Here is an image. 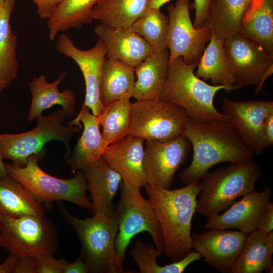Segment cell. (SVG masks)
Masks as SVG:
<instances>
[{"label":"cell","instance_id":"obj_4","mask_svg":"<svg viewBox=\"0 0 273 273\" xmlns=\"http://www.w3.org/2000/svg\"><path fill=\"white\" fill-rule=\"evenodd\" d=\"M62 218L75 231L81 244V253L88 272L126 273L117 253L116 241L118 223L115 213L111 215H93L80 219L70 213L57 201Z\"/></svg>","mask_w":273,"mask_h":273},{"label":"cell","instance_id":"obj_41","mask_svg":"<svg viewBox=\"0 0 273 273\" xmlns=\"http://www.w3.org/2000/svg\"><path fill=\"white\" fill-rule=\"evenodd\" d=\"M88 272L85 263L80 255L74 262H67L65 265L62 273H87Z\"/></svg>","mask_w":273,"mask_h":273},{"label":"cell","instance_id":"obj_39","mask_svg":"<svg viewBox=\"0 0 273 273\" xmlns=\"http://www.w3.org/2000/svg\"><path fill=\"white\" fill-rule=\"evenodd\" d=\"M256 230L269 233L273 230V203L270 201L261 214Z\"/></svg>","mask_w":273,"mask_h":273},{"label":"cell","instance_id":"obj_48","mask_svg":"<svg viewBox=\"0 0 273 273\" xmlns=\"http://www.w3.org/2000/svg\"><path fill=\"white\" fill-rule=\"evenodd\" d=\"M0 239H1V232H0ZM0 247H1V244H0Z\"/></svg>","mask_w":273,"mask_h":273},{"label":"cell","instance_id":"obj_21","mask_svg":"<svg viewBox=\"0 0 273 273\" xmlns=\"http://www.w3.org/2000/svg\"><path fill=\"white\" fill-rule=\"evenodd\" d=\"M90 193L93 215H111L114 212L113 198L122 179L101 157L84 170Z\"/></svg>","mask_w":273,"mask_h":273},{"label":"cell","instance_id":"obj_8","mask_svg":"<svg viewBox=\"0 0 273 273\" xmlns=\"http://www.w3.org/2000/svg\"><path fill=\"white\" fill-rule=\"evenodd\" d=\"M120 187V197L114 213L118 223L116 248L120 261L123 264L131 239L144 231L151 235L161 255L164 249V238L150 201L143 197L139 188L126 185L123 181Z\"/></svg>","mask_w":273,"mask_h":273},{"label":"cell","instance_id":"obj_14","mask_svg":"<svg viewBox=\"0 0 273 273\" xmlns=\"http://www.w3.org/2000/svg\"><path fill=\"white\" fill-rule=\"evenodd\" d=\"M56 40V50L72 59L78 65L83 76L85 96L82 105L89 108L92 114L98 116L104 105L99 96V84L106 51L102 41L98 39L90 49L77 48L72 39L64 33L59 34Z\"/></svg>","mask_w":273,"mask_h":273},{"label":"cell","instance_id":"obj_27","mask_svg":"<svg viewBox=\"0 0 273 273\" xmlns=\"http://www.w3.org/2000/svg\"><path fill=\"white\" fill-rule=\"evenodd\" d=\"M197 64L195 75L212 85H236L234 70L225 53L223 41L213 33Z\"/></svg>","mask_w":273,"mask_h":273},{"label":"cell","instance_id":"obj_11","mask_svg":"<svg viewBox=\"0 0 273 273\" xmlns=\"http://www.w3.org/2000/svg\"><path fill=\"white\" fill-rule=\"evenodd\" d=\"M189 0H177L167 7V48L169 63L181 57L188 64H197L211 39L212 32L205 25L195 28L189 12Z\"/></svg>","mask_w":273,"mask_h":273},{"label":"cell","instance_id":"obj_40","mask_svg":"<svg viewBox=\"0 0 273 273\" xmlns=\"http://www.w3.org/2000/svg\"><path fill=\"white\" fill-rule=\"evenodd\" d=\"M37 6V12L41 19H48L61 0H32Z\"/></svg>","mask_w":273,"mask_h":273},{"label":"cell","instance_id":"obj_10","mask_svg":"<svg viewBox=\"0 0 273 273\" xmlns=\"http://www.w3.org/2000/svg\"><path fill=\"white\" fill-rule=\"evenodd\" d=\"M189 117L185 110L159 98L132 104L129 134L145 141H166L183 134Z\"/></svg>","mask_w":273,"mask_h":273},{"label":"cell","instance_id":"obj_7","mask_svg":"<svg viewBox=\"0 0 273 273\" xmlns=\"http://www.w3.org/2000/svg\"><path fill=\"white\" fill-rule=\"evenodd\" d=\"M67 118L61 108L52 114L37 117L36 126L28 131L18 134H0V154L2 159H9L13 164L23 166L34 155L42 156L45 144L52 140L62 142L71 152L69 142L82 127L65 125Z\"/></svg>","mask_w":273,"mask_h":273},{"label":"cell","instance_id":"obj_16","mask_svg":"<svg viewBox=\"0 0 273 273\" xmlns=\"http://www.w3.org/2000/svg\"><path fill=\"white\" fill-rule=\"evenodd\" d=\"M247 235L240 230L214 229L194 233L191 235L193 248L214 269L231 273Z\"/></svg>","mask_w":273,"mask_h":273},{"label":"cell","instance_id":"obj_43","mask_svg":"<svg viewBox=\"0 0 273 273\" xmlns=\"http://www.w3.org/2000/svg\"><path fill=\"white\" fill-rule=\"evenodd\" d=\"M18 255L10 253L9 255L0 264V273H13Z\"/></svg>","mask_w":273,"mask_h":273},{"label":"cell","instance_id":"obj_32","mask_svg":"<svg viewBox=\"0 0 273 273\" xmlns=\"http://www.w3.org/2000/svg\"><path fill=\"white\" fill-rule=\"evenodd\" d=\"M15 4V0H5L0 8V81L7 85L16 78L19 70L17 38L10 25Z\"/></svg>","mask_w":273,"mask_h":273},{"label":"cell","instance_id":"obj_45","mask_svg":"<svg viewBox=\"0 0 273 273\" xmlns=\"http://www.w3.org/2000/svg\"><path fill=\"white\" fill-rule=\"evenodd\" d=\"M7 174L5 163L3 162L0 154V175H5Z\"/></svg>","mask_w":273,"mask_h":273},{"label":"cell","instance_id":"obj_12","mask_svg":"<svg viewBox=\"0 0 273 273\" xmlns=\"http://www.w3.org/2000/svg\"><path fill=\"white\" fill-rule=\"evenodd\" d=\"M223 114L226 121L237 131L246 146L257 156L268 147L263 132L265 118L273 113L269 100L233 101L225 98Z\"/></svg>","mask_w":273,"mask_h":273},{"label":"cell","instance_id":"obj_26","mask_svg":"<svg viewBox=\"0 0 273 273\" xmlns=\"http://www.w3.org/2000/svg\"><path fill=\"white\" fill-rule=\"evenodd\" d=\"M135 84L134 68L117 60H105L99 84L100 98L104 106L120 99L133 97Z\"/></svg>","mask_w":273,"mask_h":273},{"label":"cell","instance_id":"obj_30","mask_svg":"<svg viewBox=\"0 0 273 273\" xmlns=\"http://www.w3.org/2000/svg\"><path fill=\"white\" fill-rule=\"evenodd\" d=\"M239 33L273 54V0H254Z\"/></svg>","mask_w":273,"mask_h":273},{"label":"cell","instance_id":"obj_13","mask_svg":"<svg viewBox=\"0 0 273 273\" xmlns=\"http://www.w3.org/2000/svg\"><path fill=\"white\" fill-rule=\"evenodd\" d=\"M190 147L183 135L166 141H145L143 166L147 183L169 189Z\"/></svg>","mask_w":273,"mask_h":273},{"label":"cell","instance_id":"obj_17","mask_svg":"<svg viewBox=\"0 0 273 273\" xmlns=\"http://www.w3.org/2000/svg\"><path fill=\"white\" fill-rule=\"evenodd\" d=\"M145 140L128 134L109 144L102 157L126 185L141 188L147 183L143 166Z\"/></svg>","mask_w":273,"mask_h":273},{"label":"cell","instance_id":"obj_37","mask_svg":"<svg viewBox=\"0 0 273 273\" xmlns=\"http://www.w3.org/2000/svg\"><path fill=\"white\" fill-rule=\"evenodd\" d=\"M212 0H194L195 19L193 23L195 28L205 24Z\"/></svg>","mask_w":273,"mask_h":273},{"label":"cell","instance_id":"obj_31","mask_svg":"<svg viewBox=\"0 0 273 273\" xmlns=\"http://www.w3.org/2000/svg\"><path fill=\"white\" fill-rule=\"evenodd\" d=\"M149 0H99L91 18L111 27H130L148 8Z\"/></svg>","mask_w":273,"mask_h":273},{"label":"cell","instance_id":"obj_25","mask_svg":"<svg viewBox=\"0 0 273 273\" xmlns=\"http://www.w3.org/2000/svg\"><path fill=\"white\" fill-rule=\"evenodd\" d=\"M169 51L153 52L134 68L136 100L159 98L167 75Z\"/></svg>","mask_w":273,"mask_h":273},{"label":"cell","instance_id":"obj_19","mask_svg":"<svg viewBox=\"0 0 273 273\" xmlns=\"http://www.w3.org/2000/svg\"><path fill=\"white\" fill-rule=\"evenodd\" d=\"M104 44L107 59L120 61L133 68L154 52L130 27H111L100 23L94 29Z\"/></svg>","mask_w":273,"mask_h":273},{"label":"cell","instance_id":"obj_20","mask_svg":"<svg viewBox=\"0 0 273 273\" xmlns=\"http://www.w3.org/2000/svg\"><path fill=\"white\" fill-rule=\"evenodd\" d=\"M83 126V131L66 161L73 173L84 170L98 161L109 145L99 129L98 117L82 105L76 117L68 123L70 125Z\"/></svg>","mask_w":273,"mask_h":273},{"label":"cell","instance_id":"obj_1","mask_svg":"<svg viewBox=\"0 0 273 273\" xmlns=\"http://www.w3.org/2000/svg\"><path fill=\"white\" fill-rule=\"evenodd\" d=\"M182 135L193 149L191 163L179 176L186 185L200 180L217 164L250 160L254 155L226 121L189 118Z\"/></svg>","mask_w":273,"mask_h":273},{"label":"cell","instance_id":"obj_15","mask_svg":"<svg viewBox=\"0 0 273 273\" xmlns=\"http://www.w3.org/2000/svg\"><path fill=\"white\" fill-rule=\"evenodd\" d=\"M223 46L239 88L257 87L263 74L273 67V54L240 33L224 40Z\"/></svg>","mask_w":273,"mask_h":273},{"label":"cell","instance_id":"obj_33","mask_svg":"<svg viewBox=\"0 0 273 273\" xmlns=\"http://www.w3.org/2000/svg\"><path fill=\"white\" fill-rule=\"evenodd\" d=\"M132 104L128 98L115 100L104 105L97 116L102 127L101 133L109 144L129 134Z\"/></svg>","mask_w":273,"mask_h":273},{"label":"cell","instance_id":"obj_42","mask_svg":"<svg viewBox=\"0 0 273 273\" xmlns=\"http://www.w3.org/2000/svg\"><path fill=\"white\" fill-rule=\"evenodd\" d=\"M263 128L268 146H272L273 145V113L265 118Z\"/></svg>","mask_w":273,"mask_h":273},{"label":"cell","instance_id":"obj_44","mask_svg":"<svg viewBox=\"0 0 273 273\" xmlns=\"http://www.w3.org/2000/svg\"><path fill=\"white\" fill-rule=\"evenodd\" d=\"M170 0H149L148 8L160 9L165 3Z\"/></svg>","mask_w":273,"mask_h":273},{"label":"cell","instance_id":"obj_23","mask_svg":"<svg viewBox=\"0 0 273 273\" xmlns=\"http://www.w3.org/2000/svg\"><path fill=\"white\" fill-rule=\"evenodd\" d=\"M273 231L259 230L248 234L231 273L272 272Z\"/></svg>","mask_w":273,"mask_h":273},{"label":"cell","instance_id":"obj_24","mask_svg":"<svg viewBox=\"0 0 273 273\" xmlns=\"http://www.w3.org/2000/svg\"><path fill=\"white\" fill-rule=\"evenodd\" d=\"M254 0H212L205 24L224 41L239 33L243 18Z\"/></svg>","mask_w":273,"mask_h":273},{"label":"cell","instance_id":"obj_35","mask_svg":"<svg viewBox=\"0 0 273 273\" xmlns=\"http://www.w3.org/2000/svg\"><path fill=\"white\" fill-rule=\"evenodd\" d=\"M141 273H159L161 266L158 265L157 258L161 255L151 244L138 240L130 252Z\"/></svg>","mask_w":273,"mask_h":273},{"label":"cell","instance_id":"obj_46","mask_svg":"<svg viewBox=\"0 0 273 273\" xmlns=\"http://www.w3.org/2000/svg\"><path fill=\"white\" fill-rule=\"evenodd\" d=\"M8 85L5 82L0 81V93L7 87Z\"/></svg>","mask_w":273,"mask_h":273},{"label":"cell","instance_id":"obj_2","mask_svg":"<svg viewBox=\"0 0 273 273\" xmlns=\"http://www.w3.org/2000/svg\"><path fill=\"white\" fill-rule=\"evenodd\" d=\"M144 188L162 230L163 253L172 262L178 261L193 248L191 222L196 212L200 182L193 181L174 190L148 184Z\"/></svg>","mask_w":273,"mask_h":273},{"label":"cell","instance_id":"obj_36","mask_svg":"<svg viewBox=\"0 0 273 273\" xmlns=\"http://www.w3.org/2000/svg\"><path fill=\"white\" fill-rule=\"evenodd\" d=\"M67 261L56 259L53 254L44 253L36 257V273H62Z\"/></svg>","mask_w":273,"mask_h":273},{"label":"cell","instance_id":"obj_22","mask_svg":"<svg viewBox=\"0 0 273 273\" xmlns=\"http://www.w3.org/2000/svg\"><path fill=\"white\" fill-rule=\"evenodd\" d=\"M66 74L62 72L54 82H49L46 75L41 74L33 77L29 84L32 95V101L27 120L31 122L42 115V112L53 106L62 107L67 118L72 116L75 111L76 99L73 91L65 89L60 91L58 86Z\"/></svg>","mask_w":273,"mask_h":273},{"label":"cell","instance_id":"obj_3","mask_svg":"<svg viewBox=\"0 0 273 273\" xmlns=\"http://www.w3.org/2000/svg\"><path fill=\"white\" fill-rule=\"evenodd\" d=\"M197 64H188L181 57L169 63L167 75L159 99L183 108L192 119L226 121L214 105L216 94L224 90L231 92L237 85L209 84L194 72Z\"/></svg>","mask_w":273,"mask_h":273},{"label":"cell","instance_id":"obj_28","mask_svg":"<svg viewBox=\"0 0 273 273\" xmlns=\"http://www.w3.org/2000/svg\"><path fill=\"white\" fill-rule=\"evenodd\" d=\"M45 215L42 204L21 184L7 174L0 175V215Z\"/></svg>","mask_w":273,"mask_h":273},{"label":"cell","instance_id":"obj_34","mask_svg":"<svg viewBox=\"0 0 273 273\" xmlns=\"http://www.w3.org/2000/svg\"><path fill=\"white\" fill-rule=\"evenodd\" d=\"M168 17L160 9L148 8L130 28L141 36L154 52L167 48Z\"/></svg>","mask_w":273,"mask_h":273},{"label":"cell","instance_id":"obj_5","mask_svg":"<svg viewBox=\"0 0 273 273\" xmlns=\"http://www.w3.org/2000/svg\"><path fill=\"white\" fill-rule=\"evenodd\" d=\"M262 174L259 166L252 159L207 172L201 179L196 212L207 218L219 214L237 198L254 190Z\"/></svg>","mask_w":273,"mask_h":273},{"label":"cell","instance_id":"obj_47","mask_svg":"<svg viewBox=\"0 0 273 273\" xmlns=\"http://www.w3.org/2000/svg\"><path fill=\"white\" fill-rule=\"evenodd\" d=\"M5 1V0H0V8H1L2 5L4 3Z\"/></svg>","mask_w":273,"mask_h":273},{"label":"cell","instance_id":"obj_29","mask_svg":"<svg viewBox=\"0 0 273 273\" xmlns=\"http://www.w3.org/2000/svg\"><path fill=\"white\" fill-rule=\"evenodd\" d=\"M99 0H61L47 19L48 37L54 41L70 29H80L91 23V12Z\"/></svg>","mask_w":273,"mask_h":273},{"label":"cell","instance_id":"obj_18","mask_svg":"<svg viewBox=\"0 0 273 273\" xmlns=\"http://www.w3.org/2000/svg\"><path fill=\"white\" fill-rule=\"evenodd\" d=\"M271 194L268 187L261 192L254 189L235 201L223 213L208 218L204 228H236L247 234L255 231L261 214L270 202Z\"/></svg>","mask_w":273,"mask_h":273},{"label":"cell","instance_id":"obj_38","mask_svg":"<svg viewBox=\"0 0 273 273\" xmlns=\"http://www.w3.org/2000/svg\"><path fill=\"white\" fill-rule=\"evenodd\" d=\"M13 273H36V257L18 256Z\"/></svg>","mask_w":273,"mask_h":273},{"label":"cell","instance_id":"obj_9","mask_svg":"<svg viewBox=\"0 0 273 273\" xmlns=\"http://www.w3.org/2000/svg\"><path fill=\"white\" fill-rule=\"evenodd\" d=\"M1 247L18 256L53 254L59 245L57 229L44 216L0 215Z\"/></svg>","mask_w":273,"mask_h":273},{"label":"cell","instance_id":"obj_6","mask_svg":"<svg viewBox=\"0 0 273 273\" xmlns=\"http://www.w3.org/2000/svg\"><path fill=\"white\" fill-rule=\"evenodd\" d=\"M40 157L36 155L30 156L22 167L5 163L7 174L23 185L42 204L65 201L90 209L92 205L86 195L87 182L84 171H77L70 179L57 178L39 167Z\"/></svg>","mask_w":273,"mask_h":273}]
</instances>
